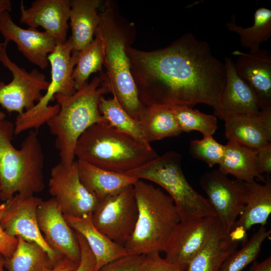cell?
<instances>
[{
  "label": "cell",
  "instance_id": "cell-20",
  "mask_svg": "<svg viewBox=\"0 0 271 271\" xmlns=\"http://www.w3.org/2000/svg\"><path fill=\"white\" fill-rule=\"evenodd\" d=\"M225 136L248 148L256 149L271 141V109L253 116H231L224 119Z\"/></svg>",
  "mask_w": 271,
  "mask_h": 271
},
{
  "label": "cell",
  "instance_id": "cell-42",
  "mask_svg": "<svg viewBox=\"0 0 271 271\" xmlns=\"http://www.w3.org/2000/svg\"><path fill=\"white\" fill-rule=\"evenodd\" d=\"M12 2L10 0H0V14L7 11L10 12L12 10Z\"/></svg>",
  "mask_w": 271,
  "mask_h": 271
},
{
  "label": "cell",
  "instance_id": "cell-8",
  "mask_svg": "<svg viewBox=\"0 0 271 271\" xmlns=\"http://www.w3.org/2000/svg\"><path fill=\"white\" fill-rule=\"evenodd\" d=\"M70 37L61 44H57L54 50L48 57L51 66V81L46 92L31 109L18 114L14 124L15 135L25 130L38 129L55 116L60 105H50L56 94L71 95L76 89L72 79L78 52L72 51Z\"/></svg>",
  "mask_w": 271,
  "mask_h": 271
},
{
  "label": "cell",
  "instance_id": "cell-39",
  "mask_svg": "<svg viewBox=\"0 0 271 271\" xmlns=\"http://www.w3.org/2000/svg\"><path fill=\"white\" fill-rule=\"evenodd\" d=\"M255 154L258 173L269 175L271 173V144L255 149Z\"/></svg>",
  "mask_w": 271,
  "mask_h": 271
},
{
  "label": "cell",
  "instance_id": "cell-17",
  "mask_svg": "<svg viewBox=\"0 0 271 271\" xmlns=\"http://www.w3.org/2000/svg\"><path fill=\"white\" fill-rule=\"evenodd\" d=\"M71 0H35L26 8L23 1L20 9L21 24L28 28L42 27L57 44L67 40Z\"/></svg>",
  "mask_w": 271,
  "mask_h": 271
},
{
  "label": "cell",
  "instance_id": "cell-6",
  "mask_svg": "<svg viewBox=\"0 0 271 271\" xmlns=\"http://www.w3.org/2000/svg\"><path fill=\"white\" fill-rule=\"evenodd\" d=\"M133 187L138 218L134 230L123 246L129 254L164 251L181 220L178 209L171 197L160 188L141 180Z\"/></svg>",
  "mask_w": 271,
  "mask_h": 271
},
{
  "label": "cell",
  "instance_id": "cell-28",
  "mask_svg": "<svg viewBox=\"0 0 271 271\" xmlns=\"http://www.w3.org/2000/svg\"><path fill=\"white\" fill-rule=\"evenodd\" d=\"M228 31L238 35L240 44L249 51L260 49V45L271 37V11L264 7L256 10L254 14L253 25L243 28L236 23L234 15L226 24Z\"/></svg>",
  "mask_w": 271,
  "mask_h": 271
},
{
  "label": "cell",
  "instance_id": "cell-9",
  "mask_svg": "<svg viewBox=\"0 0 271 271\" xmlns=\"http://www.w3.org/2000/svg\"><path fill=\"white\" fill-rule=\"evenodd\" d=\"M8 44L0 42V62L12 73L8 83L0 81V105L9 112L19 114L32 108L46 91L50 82L37 69L28 72L12 61L8 56Z\"/></svg>",
  "mask_w": 271,
  "mask_h": 271
},
{
  "label": "cell",
  "instance_id": "cell-3",
  "mask_svg": "<svg viewBox=\"0 0 271 271\" xmlns=\"http://www.w3.org/2000/svg\"><path fill=\"white\" fill-rule=\"evenodd\" d=\"M14 124L0 120V200L7 201L16 194L30 197L45 187L44 156L37 131H30L16 149L12 144Z\"/></svg>",
  "mask_w": 271,
  "mask_h": 271
},
{
  "label": "cell",
  "instance_id": "cell-26",
  "mask_svg": "<svg viewBox=\"0 0 271 271\" xmlns=\"http://www.w3.org/2000/svg\"><path fill=\"white\" fill-rule=\"evenodd\" d=\"M223 174L231 175L235 179L246 183L258 178L264 182L265 179L258 171L255 149L234 141H228L225 145V153L218 169Z\"/></svg>",
  "mask_w": 271,
  "mask_h": 271
},
{
  "label": "cell",
  "instance_id": "cell-15",
  "mask_svg": "<svg viewBox=\"0 0 271 271\" xmlns=\"http://www.w3.org/2000/svg\"><path fill=\"white\" fill-rule=\"evenodd\" d=\"M215 217L180 220L173 231L164 251L165 258L186 270L190 261L209 239Z\"/></svg>",
  "mask_w": 271,
  "mask_h": 271
},
{
  "label": "cell",
  "instance_id": "cell-38",
  "mask_svg": "<svg viewBox=\"0 0 271 271\" xmlns=\"http://www.w3.org/2000/svg\"><path fill=\"white\" fill-rule=\"evenodd\" d=\"M5 209V203L0 201V254L5 258H9L17 247L18 239L9 235L2 228L1 220Z\"/></svg>",
  "mask_w": 271,
  "mask_h": 271
},
{
  "label": "cell",
  "instance_id": "cell-5",
  "mask_svg": "<svg viewBox=\"0 0 271 271\" xmlns=\"http://www.w3.org/2000/svg\"><path fill=\"white\" fill-rule=\"evenodd\" d=\"M74 154L77 160L122 174L159 156L151 146L138 142L105 121L93 124L82 134Z\"/></svg>",
  "mask_w": 271,
  "mask_h": 271
},
{
  "label": "cell",
  "instance_id": "cell-4",
  "mask_svg": "<svg viewBox=\"0 0 271 271\" xmlns=\"http://www.w3.org/2000/svg\"><path fill=\"white\" fill-rule=\"evenodd\" d=\"M109 92L107 84L99 73L72 95H55L60 109L47 124L56 138L55 147L59 151L61 163L73 164L75 146L80 137L93 124L106 121L100 113L98 103L100 97Z\"/></svg>",
  "mask_w": 271,
  "mask_h": 271
},
{
  "label": "cell",
  "instance_id": "cell-21",
  "mask_svg": "<svg viewBox=\"0 0 271 271\" xmlns=\"http://www.w3.org/2000/svg\"><path fill=\"white\" fill-rule=\"evenodd\" d=\"M239 242L224 229L216 216L211 234L202 249L190 261L186 271H219Z\"/></svg>",
  "mask_w": 271,
  "mask_h": 271
},
{
  "label": "cell",
  "instance_id": "cell-14",
  "mask_svg": "<svg viewBox=\"0 0 271 271\" xmlns=\"http://www.w3.org/2000/svg\"><path fill=\"white\" fill-rule=\"evenodd\" d=\"M37 219L48 245L62 256L79 263L81 252L75 232L66 222L54 198L41 201L37 209Z\"/></svg>",
  "mask_w": 271,
  "mask_h": 271
},
{
  "label": "cell",
  "instance_id": "cell-23",
  "mask_svg": "<svg viewBox=\"0 0 271 271\" xmlns=\"http://www.w3.org/2000/svg\"><path fill=\"white\" fill-rule=\"evenodd\" d=\"M63 215L69 225L86 240L95 258V271L108 262L127 254L123 245L112 241L95 227L92 214L83 217Z\"/></svg>",
  "mask_w": 271,
  "mask_h": 271
},
{
  "label": "cell",
  "instance_id": "cell-10",
  "mask_svg": "<svg viewBox=\"0 0 271 271\" xmlns=\"http://www.w3.org/2000/svg\"><path fill=\"white\" fill-rule=\"evenodd\" d=\"M199 183L216 217L229 233L245 207L248 195L247 183L229 178L218 169L205 173Z\"/></svg>",
  "mask_w": 271,
  "mask_h": 271
},
{
  "label": "cell",
  "instance_id": "cell-41",
  "mask_svg": "<svg viewBox=\"0 0 271 271\" xmlns=\"http://www.w3.org/2000/svg\"><path fill=\"white\" fill-rule=\"evenodd\" d=\"M248 271H271L270 256L261 262H255Z\"/></svg>",
  "mask_w": 271,
  "mask_h": 271
},
{
  "label": "cell",
  "instance_id": "cell-34",
  "mask_svg": "<svg viewBox=\"0 0 271 271\" xmlns=\"http://www.w3.org/2000/svg\"><path fill=\"white\" fill-rule=\"evenodd\" d=\"M189 151L192 156L203 161L211 168L222 161L225 145L217 142L212 136H204L201 140H191Z\"/></svg>",
  "mask_w": 271,
  "mask_h": 271
},
{
  "label": "cell",
  "instance_id": "cell-16",
  "mask_svg": "<svg viewBox=\"0 0 271 271\" xmlns=\"http://www.w3.org/2000/svg\"><path fill=\"white\" fill-rule=\"evenodd\" d=\"M0 33L4 43L14 42L24 56L42 69L49 65L48 55L55 49L54 39L45 31L37 29H24L13 21L10 12L0 14Z\"/></svg>",
  "mask_w": 271,
  "mask_h": 271
},
{
  "label": "cell",
  "instance_id": "cell-36",
  "mask_svg": "<svg viewBox=\"0 0 271 271\" xmlns=\"http://www.w3.org/2000/svg\"><path fill=\"white\" fill-rule=\"evenodd\" d=\"M145 256L127 254L108 262L97 271H137Z\"/></svg>",
  "mask_w": 271,
  "mask_h": 271
},
{
  "label": "cell",
  "instance_id": "cell-7",
  "mask_svg": "<svg viewBox=\"0 0 271 271\" xmlns=\"http://www.w3.org/2000/svg\"><path fill=\"white\" fill-rule=\"evenodd\" d=\"M181 160L180 154L169 151L125 175L150 181L163 188L173 199L181 221L216 216L207 198L187 181L182 169Z\"/></svg>",
  "mask_w": 271,
  "mask_h": 271
},
{
  "label": "cell",
  "instance_id": "cell-2",
  "mask_svg": "<svg viewBox=\"0 0 271 271\" xmlns=\"http://www.w3.org/2000/svg\"><path fill=\"white\" fill-rule=\"evenodd\" d=\"M99 15L94 37H99L101 41L109 92L130 116L139 121L145 107L139 99L126 52V48L134 39L135 27L121 16L116 3L113 1L104 3Z\"/></svg>",
  "mask_w": 271,
  "mask_h": 271
},
{
  "label": "cell",
  "instance_id": "cell-40",
  "mask_svg": "<svg viewBox=\"0 0 271 271\" xmlns=\"http://www.w3.org/2000/svg\"><path fill=\"white\" fill-rule=\"evenodd\" d=\"M78 263L63 257L53 266H45L41 271H73Z\"/></svg>",
  "mask_w": 271,
  "mask_h": 271
},
{
  "label": "cell",
  "instance_id": "cell-19",
  "mask_svg": "<svg viewBox=\"0 0 271 271\" xmlns=\"http://www.w3.org/2000/svg\"><path fill=\"white\" fill-rule=\"evenodd\" d=\"M226 83L217 116L224 120L231 116H253L261 111L258 97L252 89L237 74L234 62L225 57Z\"/></svg>",
  "mask_w": 271,
  "mask_h": 271
},
{
  "label": "cell",
  "instance_id": "cell-22",
  "mask_svg": "<svg viewBox=\"0 0 271 271\" xmlns=\"http://www.w3.org/2000/svg\"><path fill=\"white\" fill-rule=\"evenodd\" d=\"M80 180L99 202L115 195L138 180L133 177L109 171L77 160Z\"/></svg>",
  "mask_w": 271,
  "mask_h": 271
},
{
  "label": "cell",
  "instance_id": "cell-11",
  "mask_svg": "<svg viewBox=\"0 0 271 271\" xmlns=\"http://www.w3.org/2000/svg\"><path fill=\"white\" fill-rule=\"evenodd\" d=\"M133 185L98 202L91 216L99 231L123 246L132 234L138 218Z\"/></svg>",
  "mask_w": 271,
  "mask_h": 271
},
{
  "label": "cell",
  "instance_id": "cell-12",
  "mask_svg": "<svg viewBox=\"0 0 271 271\" xmlns=\"http://www.w3.org/2000/svg\"><path fill=\"white\" fill-rule=\"evenodd\" d=\"M50 194L57 201L63 215L83 217L92 214L98 200L81 183L77 160L70 165L60 162L51 170Z\"/></svg>",
  "mask_w": 271,
  "mask_h": 271
},
{
  "label": "cell",
  "instance_id": "cell-44",
  "mask_svg": "<svg viewBox=\"0 0 271 271\" xmlns=\"http://www.w3.org/2000/svg\"><path fill=\"white\" fill-rule=\"evenodd\" d=\"M6 116V114L4 112L0 110V120L5 119Z\"/></svg>",
  "mask_w": 271,
  "mask_h": 271
},
{
  "label": "cell",
  "instance_id": "cell-45",
  "mask_svg": "<svg viewBox=\"0 0 271 271\" xmlns=\"http://www.w3.org/2000/svg\"><path fill=\"white\" fill-rule=\"evenodd\" d=\"M0 194H1V187H0Z\"/></svg>",
  "mask_w": 271,
  "mask_h": 271
},
{
  "label": "cell",
  "instance_id": "cell-31",
  "mask_svg": "<svg viewBox=\"0 0 271 271\" xmlns=\"http://www.w3.org/2000/svg\"><path fill=\"white\" fill-rule=\"evenodd\" d=\"M103 61L101 41L99 37L95 36L92 41L78 52L72 73L76 90L88 82L92 73L102 71Z\"/></svg>",
  "mask_w": 271,
  "mask_h": 271
},
{
  "label": "cell",
  "instance_id": "cell-30",
  "mask_svg": "<svg viewBox=\"0 0 271 271\" xmlns=\"http://www.w3.org/2000/svg\"><path fill=\"white\" fill-rule=\"evenodd\" d=\"M17 247L11 257L5 258L7 271H41L45 266H53L46 251L35 242L17 237Z\"/></svg>",
  "mask_w": 271,
  "mask_h": 271
},
{
  "label": "cell",
  "instance_id": "cell-43",
  "mask_svg": "<svg viewBox=\"0 0 271 271\" xmlns=\"http://www.w3.org/2000/svg\"><path fill=\"white\" fill-rule=\"evenodd\" d=\"M5 258V257L0 254V271H5L4 269Z\"/></svg>",
  "mask_w": 271,
  "mask_h": 271
},
{
  "label": "cell",
  "instance_id": "cell-1",
  "mask_svg": "<svg viewBox=\"0 0 271 271\" xmlns=\"http://www.w3.org/2000/svg\"><path fill=\"white\" fill-rule=\"evenodd\" d=\"M126 52L144 107L205 104L218 115L226 70L206 42L188 33L164 48L145 51L128 46Z\"/></svg>",
  "mask_w": 271,
  "mask_h": 271
},
{
  "label": "cell",
  "instance_id": "cell-25",
  "mask_svg": "<svg viewBox=\"0 0 271 271\" xmlns=\"http://www.w3.org/2000/svg\"><path fill=\"white\" fill-rule=\"evenodd\" d=\"M263 184L255 181L247 183L248 195L242 213L232 229L247 231L255 224L265 226L271 213V182L267 179Z\"/></svg>",
  "mask_w": 271,
  "mask_h": 271
},
{
  "label": "cell",
  "instance_id": "cell-18",
  "mask_svg": "<svg viewBox=\"0 0 271 271\" xmlns=\"http://www.w3.org/2000/svg\"><path fill=\"white\" fill-rule=\"evenodd\" d=\"M235 70L255 92L261 110L271 109V53L266 49L244 52L235 50Z\"/></svg>",
  "mask_w": 271,
  "mask_h": 271
},
{
  "label": "cell",
  "instance_id": "cell-33",
  "mask_svg": "<svg viewBox=\"0 0 271 271\" xmlns=\"http://www.w3.org/2000/svg\"><path fill=\"white\" fill-rule=\"evenodd\" d=\"M270 233V229L260 226L241 248L236 249L227 258L219 271H242L257 257L263 242Z\"/></svg>",
  "mask_w": 271,
  "mask_h": 271
},
{
  "label": "cell",
  "instance_id": "cell-37",
  "mask_svg": "<svg viewBox=\"0 0 271 271\" xmlns=\"http://www.w3.org/2000/svg\"><path fill=\"white\" fill-rule=\"evenodd\" d=\"M75 233L80 245L81 255L78 265L73 271H95L96 260L93 253L83 236L77 232Z\"/></svg>",
  "mask_w": 271,
  "mask_h": 271
},
{
  "label": "cell",
  "instance_id": "cell-27",
  "mask_svg": "<svg viewBox=\"0 0 271 271\" xmlns=\"http://www.w3.org/2000/svg\"><path fill=\"white\" fill-rule=\"evenodd\" d=\"M147 142L150 144L182 133L169 106L154 104L145 106L139 120Z\"/></svg>",
  "mask_w": 271,
  "mask_h": 271
},
{
  "label": "cell",
  "instance_id": "cell-35",
  "mask_svg": "<svg viewBox=\"0 0 271 271\" xmlns=\"http://www.w3.org/2000/svg\"><path fill=\"white\" fill-rule=\"evenodd\" d=\"M137 271H186L163 258L159 251L145 254V258Z\"/></svg>",
  "mask_w": 271,
  "mask_h": 271
},
{
  "label": "cell",
  "instance_id": "cell-32",
  "mask_svg": "<svg viewBox=\"0 0 271 271\" xmlns=\"http://www.w3.org/2000/svg\"><path fill=\"white\" fill-rule=\"evenodd\" d=\"M169 107L182 132L198 131L204 137L212 136L218 128L215 115L202 113L187 105Z\"/></svg>",
  "mask_w": 271,
  "mask_h": 271
},
{
  "label": "cell",
  "instance_id": "cell-13",
  "mask_svg": "<svg viewBox=\"0 0 271 271\" xmlns=\"http://www.w3.org/2000/svg\"><path fill=\"white\" fill-rule=\"evenodd\" d=\"M42 200L34 196L24 197L16 194L5 202V209L1 224L5 231L11 236L21 237L41 246L54 265L63 257L48 245L39 229L37 209Z\"/></svg>",
  "mask_w": 271,
  "mask_h": 271
},
{
  "label": "cell",
  "instance_id": "cell-29",
  "mask_svg": "<svg viewBox=\"0 0 271 271\" xmlns=\"http://www.w3.org/2000/svg\"><path fill=\"white\" fill-rule=\"evenodd\" d=\"M98 109L103 118L111 126L143 145L151 146L144 136L140 122L124 110L115 96L107 99L101 96Z\"/></svg>",
  "mask_w": 271,
  "mask_h": 271
},
{
  "label": "cell",
  "instance_id": "cell-24",
  "mask_svg": "<svg viewBox=\"0 0 271 271\" xmlns=\"http://www.w3.org/2000/svg\"><path fill=\"white\" fill-rule=\"evenodd\" d=\"M99 0H71L69 26L72 35L70 37L72 51L78 52L93 40L100 22L97 9Z\"/></svg>",
  "mask_w": 271,
  "mask_h": 271
}]
</instances>
